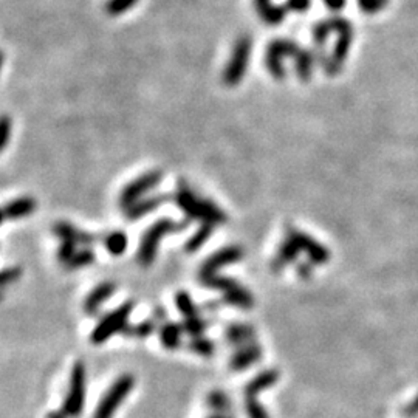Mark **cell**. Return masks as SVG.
Returning <instances> with one entry per match:
<instances>
[{"label": "cell", "instance_id": "6da1fadb", "mask_svg": "<svg viewBox=\"0 0 418 418\" xmlns=\"http://www.w3.org/2000/svg\"><path fill=\"white\" fill-rule=\"evenodd\" d=\"M174 200H176L177 207L185 212L186 218H189L191 222L200 220L202 223H211L214 227L227 222V214L214 202L198 197L185 182L178 183Z\"/></svg>", "mask_w": 418, "mask_h": 418}, {"label": "cell", "instance_id": "7a4b0ae2", "mask_svg": "<svg viewBox=\"0 0 418 418\" xmlns=\"http://www.w3.org/2000/svg\"><path fill=\"white\" fill-rule=\"evenodd\" d=\"M191 220L185 218V220H172V218H160L155 222L152 227L146 229L145 236L141 239V245L138 249V262L143 267H149L154 264L155 255L158 251V243L169 234H178L189 227Z\"/></svg>", "mask_w": 418, "mask_h": 418}, {"label": "cell", "instance_id": "3957f363", "mask_svg": "<svg viewBox=\"0 0 418 418\" xmlns=\"http://www.w3.org/2000/svg\"><path fill=\"white\" fill-rule=\"evenodd\" d=\"M134 307V301H127L121 304L120 307L115 309L114 311L103 316V320L96 324L90 335V341L93 344L101 346L105 341L110 339L112 336H115L116 333H123L127 327L129 316L132 313Z\"/></svg>", "mask_w": 418, "mask_h": 418}, {"label": "cell", "instance_id": "277c9868", "mask_svg": "<svg viewBox=\"0 0 418 418\" xmlns=\"http://www.w3.org/2000/svg\"><path fill=\"white\" fill-rule=\"evenodd\" d=\"M251 37L240 36L239 39L236 41L233 53H231V58L227 67H224L222 76L223 83L228 87L237 85L243 79V76H245L247 67L249 64V56H251Z\"/></svg>", "mask_w": 418, "mask_h": 418}, {"label": "cell", "instance_id": "5b68a950", "mask_svg": "<svg viewBox=\"0 0 418 418\" xmlns=\"http://www.w3.org/2000/svg\"><path fill=\"white\" fill-rule=\"evenodd\" d=\"M135 386V378L130 373H124L110 386L104 397L99 401L93 418H112L120 408V404L126 400Z\"/></svg>", "mask_w": 418, "mask_h": 418}, {"label": "cell", "instance_id": "8992f818", "mask_svg": "<svg viewBox=\"0 0 418 418\" xmlns=\"http://www.w3.org/2000/svg\"><path fill=\"white\" fill-rule=\"evenodd\" d=\"M85 400V367L83 361H76L73 364L70 373V386H68L67 397L64 400L62 410L67 417H78L84 409Z\"/></svg>", "mask_w": 418, "mask_h": 418}, {"label": "cell", "instance_id": "52a82bcc", "mask_svg": "<svg viewBox=\"0 0 418 418\" xmlns=\"http://www.w3.org/2000/svg\"><path fill=\"white\" fill-rule=\"evenodd\" d=\"M302 53V48L297 45L296 42L289 39H276L273 41L267 48L265 54V64L268 72L273 78L284 79L285 78V68L282 65V58L290 56L293 59H297L299 54Z\"/></svg>", "mask_w": 418, "mask_h": 418}, {"label": "cell", "instance_id": "ba28073f", "mask_svg": "<svg viewBox=\"0 0 418 418\" xmlns=\"http://www.w3.org/2000/svg\"><path fill=\"white\" fill-rule=\"evenodd\" d=\"M161 178H163V172L151 171L143 174L138 178H135L134 182H130L120 194V207L123 208V211L130 208L134 203L141 200L143 196L157 188Z\"/></svg>", "mask_w": 418, "mask_h": 418}, {"label": "cell", "instance_id": "9c48e42d", "mask_svg": "<svg viewBox=\"0 0 418 418\" xmlns=\"http://www.w3.org/2000/svg\"><path fill=\"white\" fill-rule=\"evenodd\" d=\"M285 237H289L290 240L296 243L299 251L307 253L310 255V260L315 262V264H326L328 260L327 248L322 247L321 243H317L315 239H311L310 236L302 233V231L289 227L286 228Z\"/></svg>", "mask_w": 418, "mask_h": 418}, {"label": "cell", "instance_id": "30bf717a", "mask_svg": "<svg viewBox=\"0 0 418 418\" xmlns=\"http://www.w3.org/2000/svg\"><path fill=\"white\" fill-rule=\"evenodd\" d=\"M243 258V249L237 245H231V247H224L222 249H218L217 253L203 262V265L200 268V273L198 276H203V274H211V273H217L220 268L236 264V262L242 260Z\"/></svg>", "mask_w": 418, "mask_h": 418}, {"label": "cell", "instance_id": "8fae6325", "mask_svg": "<svg viewBox=\"0 0 418 418\" xmlns=\"http://www.w3.org/2000/svg\"><path fill=\"white\" fill-rule=\"evenodd\" d=\"M262 355H264V348H262L258 342H253V344L240 347L233 357L229 359V369L233 372H243L247 370L248 367H251L253 364L258 363V361L262 359Z\"/></svg>", "mask_w": 418, "mask_h": 418}, {"label": "cell", "instance_id": "7c38bea8", "mask_svg": "<svg viewBox=\"0 0 418 418\" xmlns=\"http://www.w3.org/2000/svg\"><path fill=\"white\" fill-rule=\"evenodd\" d=\"M53 233L54 236H58L61 240H73L76 242L78 245H85L90 247L93 243L98 242L101 237L92 233H85V231H81L76 227H73L68 222H58L53 227Z\"/></svg>", "mask_w": 418, "mask_h": 418}, {"label": "cell", "instance_id": "4fadbf2b", "mask_svg": "<svg viewBox=\"0 0 418 418\" xmlns=\"http://www.w3.org/2000/svg\"><path fill=\"white\" fill-rule=\"evenodd\" d=\"M116 285L114 282H103L95 286L84 301V311L87 315H96L101 305L115 295Z\"/></svg>", "mask_w": 418, "mask_h": 418}, {"label": "cell", "instance_id": "5bb4252c", "mask_svg": "<svg viewBox=\"0 0 418 418\" xmlns=\"http://www.w3.org/2000/svg\"><path fill=\"white\" fill-rule=\"evenodd\" d=\"M171 198V196L167 194H158V196H149L146 198H141L136 203H134L132 207L124 209V214L129 218L130 222L136 220V218L147 216L149 212H154L157 208H160V205H163Z\"/></svg>", "mask_w": 418, "mask_h": 418}, {"label": "cell", "instance_id": "9a60e30c", "mask_svg": "<svg viewBox=\"0 0 418 418\" xmlns=\"http://www.w3.org/2000/svg\"><path fill=\"white\" fill-rule=\"evenodd\" d=\"M227 341L233 347H245L255 342V328L251 324H231L227 327Z\"/></svg>", "mask_w": 418, "mask_h": 418}, {"label": "cell", "instance_id": "2e32d148", "mask_svg": "<svg viewBox=\"0 0 418 418\" xmlns=\"http://www.w3.org/2000/svg\"><path fill=\"white\" fill-rule=\"evenodd\" d=\"M279 377L280 373L276 369H267L264 372L258 373V375L245 386V389H243L245 398L258 397V394H260L262 390L273 388V386L279 382Z\"/></svg>", "mask_w": 418, "mask_h": 418}, {"label": "cell", "instance_id": "e0dca14e", "mask_svg": "<svg viewBox=\"0 0 418 418\" xmlns=\"http://www.w3.org/2000/svg\"><path fill=\"white\" fill-rule=\"evenodd\" d=\"M34 209H36L34 198H31V197L16 198V200L6 203L3 207L2 220L3 222L17 220V218H22V217H27L30 214H33Z\"/></svg>", "mask_w": 418, "mask_h": 418}, {"label": "cell", "instance_id": "ac0fdd59", "mask_svg": "<svg viewBox=\"0 0 418 418\" xmlns=\"http://www.w3.org/2000/svg\"><path fill=\"white\" fill-rule=\"evenodd\" d=\"M299 248L296 247V243L290 240L289 237H285L284 242L280 243V247L276 253V258L271 260V271L273 273H280L284 270L286 265L293 264L297 259L299 255Z\"/></svg>", "mask_w": 418, "mask_h": 418}, {"label": "cell", "instance_id": "d6986e66", "mask_svg": "<svg viewBox=\"0 0 418 418\" xmlns=\"http://www.w3.org/2000/svg\"><path fill=\"white\" fill-rule=\"evenodd\" d=\"M183 326L178 322H163L160 326L158 336L161 341V346L167 351H176L182 346V335H183Z\"/></svg>", "mask_w": 418, "mask_h": 418}, {"label": "cell", "instance_id": "ffe728a7", "mask_svg": "<svg viewBox=\"0 0 418 418\" xmlns=\"http://www.w3.org/2000/svg\"><path fill=\"white\" fill-rule=\"evenodd\" d=\"M254 5L259 16L264 19L268 25H279L286 16L285 5H274L271 0H254Z\"/></svg>", "mask_w": 418, "mask_h": 418}, {"label": "cell", "instance_id": "44dd1931", "mask_svg": "<svg viewBox=\"0 0 418 418\" xmlns=\"http://www.w3.org/2000/svg\"><path fill=\"white\" fill-rule=\"evenodd\" d=\"M200 279V284L208 286V289H214V290H220L224 293L234 291L240 286V284H237V280L227 278V276H220L217 273H211V274H203V276H198Z\"/></svg>", "mask_w": 418, "mask_h": 418}, {"label": "cell", "instance_id": "7402d4cb", "mask_svg": "<svg viewBox=\"0 0 418 418\" xmlns=\"http://www.w3.org/2000/svg\"><path fill=\"white\" fill-rule=\"evenodd\" d=\"M207 406L212 412L222 414V415H231L233 412V401L231 398L224 394L223 390H212L207 397Z\"/></svg>", "mask_w": 418, "mask_h": 418}, {"label": "cell", "instance_id": "603a6c76", "mask_svg": "<svg viewBox=\"0 0 418 418\" xmlns=\"http://www.w3.org/2000/svg\"><path fill=\"white\" fill-rule=\"evenodd\" d=\"M223 302L231 305V307H237L242 310H249L254 305V297L245 286H239V289L223 295Z\"/></svg>", "mask_w": 418, "mask_h": 418}, {"label": "cell", "instance_id": "cb8c5ba5", "mask_svg": "<svg viewBox=\"0 0 418 418\" xmlns=\"http://www.w3.org/2000/svg\"><path fill=\"white\" fill-rule=\"evenodd\" d=\"M214 224L211 223H202L200 228H198L194 234L189 237V240L186 242L185 245V251L186 253H196L200 249L205 243L208 242L209 237L214 233Z\"/></svg>", "mask_w": 418, "mask_h": 418}, {"label": "cell", "instance_id": "d4e9b609", "mask_svg": "<svg viewBox=\"0 0 418 418\" xmlns=\"http://www.w3.org/2000/svg\"><path fill=\"white\" fill-rule=\"evenodd\" d=\"M127 236L123 231H114L104 237V247L112 255H121L127 249Z\"/></svg>", "mask_w": 418, "mask_h": 418}, {"label": "cell", "instance_id": "484cf974", "mask_svg": "<svg viewBox=\"0 0 418 418\" xmlns=\"http://www.w3.org/2000/svg\"><path fill=\"white\" fill-rule=\"evenodd\" d=\"M176 305L180 313L185 317V320H188V317H196L200 316V309L197 307L192 301V297L188 291H178L176 295Z\"/></svg>", "mask_w": 418, "mask_h": 418}, {"label": "cell", "instance_id": "4316f807", "mask_svg": "<svg viewBox=\"0 0 418 418\" xmlns=\"http://www.w3.org/2000/svg\"><path fill=\"white\" fill-rule=\"evenodd\" d=\"M157 324H158V321H155L154 317H151V320H145L140 324H135V326H127L126 330L123 332V335L132 336V338H147V336L155 333V330H157Z\"/></svg>", "mask_w": 418, "mask_h": 418}, {"label": "cell", "instance_id": "83f0119b", "mask_svg": "<svg viewBox=\"0 0 418 418\" xmlns=\"http://www.w3.org/2000/svg\"><path fill=\"white\" fill-rule=\"evenodd\" d=\"M188 348L192 353L200 355V357H205V358H209L216 352V344H214V341L203 338V336H197V338H192L188 342Z\"/></svg>", "mask_w": 418, "mask_h": 418}, {"label": "cell", "instance_id": "f1b7e54d", "mask_svg": "<svg viewBox=\"0 0 418 418\" xmlns=\"http://www.w3.org/2000/svg\"><path fill=\"white\" fill-rule=\"evenodd\" d=\"M209 321L208 320H203V317L200 316H196V317H188V320H185L182 322L183 326V332L186 335L192 336V338H197V336H202L205 330H207L209 327Z\"/></svg>", "mask_w": 418, "mask_h": 418}, {"label": "cell", "instance_id": "f546056e", "mask_svg": "<svg viewBox=\"0 0 418 418\" xmlns=\"http://www.w3.org/2000/svg\"><path fill=\"white\" fill-rule=\"evenodd\" d=\"M95 251L90 248L81 249L76 254H74V258L70 260V264L67 265L68 270H78V268H84L92 265L93 262H95Z\"/></svg>", "mask_w": 418, "mask_h": 418}, {"label": "cell", "instance_id": "4dcf8cb0", "mask_svg": "<svg viewBox=\"0 0 418 418\" xmlns=\"http://www.w3.org/2000/svg\"><path fill=\"white\" fill-rule=\"evenodd\" d=\"M245 412L248 418H270L268 410L262 406L255 397L245 398Z\"/></svg>", "mask_w": 418, "mask_h": 418}, {"label": "cell", "instance_id": "1f68e13d", "mask_svg": "<svg viewBox=\"0 0 418 418\" xmlns=\"http://www.w3.org/2000/svg\"><path fill=\"white\" fill-rule=\"evenodd\" d=\"M78 243L73 240H62L61 247L58 249V259L61 264H64L65 267L70 264V260L74 258V254L78 253Z\"/></svg>", "mask_w": 418, "mask_h": 418}, {"label": "cell", "instance_id": "d6a6232c", "mask_svg": "<svg viewBox=\"0 0 418 418\" xmlns=\"http://www.w3.org/2000/svg\"><path fill=\"white\" fill-rule=\"evenodd\" d=\"M136 2H138V0H109L107 5H105V10H107V12L112 16H120L123 12L132 8Z\"/></svg>", "mask_w": 418, "mask_h": 418}, {"label": "cell", "instance_id": "836d02e7", "mask_svg": "<svg viewBox=\"0 0 418 418\" xmlns=\"http://www.w3.org/2000/svg\"><path fill=\"white\" fill-rule=\"evenodd\" d=\"M22 276V271L21 268L19 267H10V268H5V270L2 271V279H0V282H2V286L5 289L6 285L11 284V282H16V280Z\"/></svg>", "mask_w": 418, "mask_h": 418}, {"label": "cell", "instance_id": "e575fe53", "mask_svg": "<svg viewBox=\"0 0 418 418\" xmlns=\"http://www.w3.org/2000/svg\"><path fill=\"white\" fill-rule=\"evenodd\" d=\"M311 5V0H286L285 8L286 11H296V12H305Z\"/></svg>", "mask_w": 418, "mask_h": 418}, {"label": "cell", "instance_id": "d590c367", "mask_svg": "<svg viewBox=\"0 0 418 418\" xmlns=\"http://www.w3.org/2000/svg\"><path fill=\"white\" fill-rule=\"evenodd\" d=\"M0 132H2V141H0V146H2V149H5L6 145H8L10 134H11V121L6 115L2 116V123H0Z\"/></svg>", "mask_w": 418, "mask_h": 418}, {"label": "cell", "instance_id": "8d00e7d4", "mask_svg": "<svg viewBox=\"0 0 418 418\" xmlns=\"http://www.w3.org/2000/svg\"><path fill=\"white\" fill-rule=\"evenodd\" d=\"M297 274L304 279L311 276V265L310 264H299L297 265Z\"/></svg>", "mask_w": 418, "mask_h": 418}, {"label": "cell", "instance_id": "74e56055", "mask_svg": "<svg viewBox=\"0 0 418 418\" xmlns=\"http://www.w3.org/2000/svg\"><path fill=\"white\" fill-rule=\"evenodd\" d=\"M324 2L327 3L328 8H332V10H341L342 6H344L346 0H324Z\"/></svg>", "mask_w": 418, "mask_h": 418}, {"label": "cell", "instance_id": "f35d334b", "mask_svg": "<svg viewBox=\"0 0 418 418\" xmlns=\"http://www.w3.org/2000/svg\"><path fill=\"white\" fill-rule=\"evenodd\" d=\"M218 305H220V302H207V304H203V307L200 309V311L203 310V311H217L218 309Z\"/></svg>", "mask_w": 418, "mask_h": 418}, {"label": "cell", "instance_id": "ab89813d", "mask_svg": "<svg viewBox=\"0 0 418 418\" xmlns=\"http://www.w3.org/2000/svg\"><path fill=\"white\" fill-rule=\"evenodd\" d=\"M47 418H67V414L64 412V410H53V412H50L47 415Z\"/></svg>", "mask_w": 418, "mask_h": 418}, {"label": "cell", "instance_id": "60d3db41", "mask_svg": "<svg viewBox=\"0 0 418 418\" xmlns=\"http://www.w3.org/2000/svg\"><path fill=\"white\" fill-rule=\"evenodd\" d=\"M359 2H361V5H363L364 8H367V10H369L370 6H373V0H359Z\"/></svg>", "mask_w": 418, "mask_h": 418}, {"label": "cell", "instance_id": "b9f144b4", "mask_svg": "<svg viewBox=\"0 0 418 418\" xmlns=\"http://www.w3.org/2000/svg\"><path fill=\"white\" fill-rule=\"evenodd\" d=\"M208 418H234V417H231V415H222V414H214V415L208 417Z\"/></svg>", "mask_w": 418, "mask_h": 418}]
</instances>
